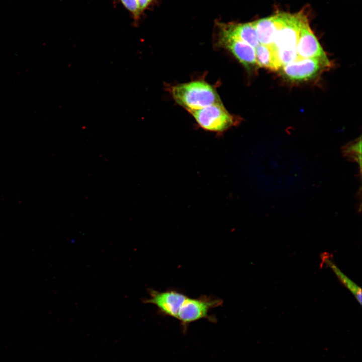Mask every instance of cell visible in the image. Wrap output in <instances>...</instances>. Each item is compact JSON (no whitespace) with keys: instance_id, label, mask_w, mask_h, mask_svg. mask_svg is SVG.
<instances>
[{"instance_id":"cell-5","label":"cell","mask_w":362,"mask_h":362,"mask_svg":"<svg viewBox=\"0 0 362 362\" xmlns=\"http://www.w3.org/2000/svg\"><path fill=\"white\" fill-rule=\"evenodd\" d=\"M298 58L317 59L327 66L330 62L316 37L311 30L306 16L301 25L296 46Z\"/></svg>"},{"instance_id":"cell-10","label":"cell","mask_w":362,"mask_h":362,"mask_svg":"<svg viewBox=\"0 0 362 362\" xmlns=\"http://www.w3.org/2000/svg\"><path fill=\"white\" fill-rule=\"evenodd\" d=\"M217 24L218 28L255 48L259 45L254 22L246 23H222Z\"/></svg>"},{"instance_id":"cell-15","label":"cell","mask_w":362,"mask_h":362,"mask_svg":"<svg viewBox=\"0 0 362 362\" xmlns=\"http://www.w3.org/2000/svg\"><path fill=\"white\" fill-rule=\"evenodd\" d=\"M156 0H137L140 11L142 14L144 11L153 5Z\"/></svg>"},{"instance_id":"cell-14","label":"cell","mask_w":362,"mask_h":362,"mask_svg":"<svg viewBox=\"0 0 362 362\" xmlns=\"http://www.w3.org/2000/svg\"><path fill=\"white\" fill-rule=\"evenodd\" d=\"M344 152L347 155H356L361 154V140L359 139L348 146L344 149Z\"/></svg>"},{"instance_id":"cell-1","label":"cell","mask_w":362,"mask_h":362,"mask_svg":"<svg viewBox=\"0 0 362 362\" xmlns=\"http://www.w3.org/2000/svg\"><path fill=\"white\" fill-rule=\"evenodd\" d=\"M171 93L174 100L189 112L222 103L215 89L202 81L176 85L171 88Z\"/></svg>"},{"instance_id":"cell-3","label":"cell","mask_w":362,"mask_h":362,"mask_svg":"<svg viewBox=\"0 0 362 362\" xmlns=\"http://www.w3.org/2000/svg\"><path fill=\"white\" fill-rule=\"evenodd\" d=\"M306 16L303 11L295 14L284 12L282 23L270 46L273 53L296 50L300 30Z\"/></svg>"},{"instance_id":"cell-2","label":"cell","mask_w":362,"mask_h":362,"mask_svg":"<svg viewBox=\"0 0 362 362\" xmlns=\"http://www.w3.org/2000/svg\"><path fill=\"white\" fill-rule=\"evenodd\" d=\"M222 304L221 299L205 295L197 298L187 296L180 305L176 319L185 329L190 323L201 319L214 321V318L209 315V311Z\"/></svg>"},{"instance_id":"cell-13","label":"cell","mask_w":362,"mask_h":362,"mask_svg":"<svg viewBox=\"0 0 362 362\" xmlns=\"http://www.w3.org/2000/svg\"><path fill=\"white\" fill-rule=\"evenodd\" d=\"M124 7L130 13L133 20V24L137 27L142 15L138 6L137 0H116Z\"/></svg>"},{"instance_id":"cell-6","label":"cell","mask_w":362,"mask_h":362,"mask_svg":"<svg viewBox=\"0 0 362 362\" xmlns=\"http://www.w3.org/2000/svg\"><path fill=\"white\" fill-rule=\"evenodd\" d=\"M326 66L325 63L317 59L297 58L280 69L282 75L287 79L293 81H300L314 78L322 67Z\"/></svg>"},{"instance_id":"cell-11","label":"cell","mask_w":362,"mask_h":362,"mask_svg":"<svg viewBox=\"0 0 362 362\" xmlns=\"http://www.w3.org/2000/svg\"><path fill=\"white\" fill-rule=\"evenodd\" d=\"M322 261L328 266L335 273L338 279L354 295L358 302L361 304V290L345 275H344L331 260L329 255L324 254L322 256Z\"/></svg>"},{"instance_id":"cell-4","label":"cell","mask_w":362,"mask_h":362,"mask_svg":"<svg viewBox=\"0 0 362 362\" xmlns=\"http://www.w3.org/2000/svg\"><path fill=\"white\" fill-rule=\"evenodd\" d=\"M190 113L202 128L208 131L222 132L235 124L233 117L222 103L212 104Z\"/></svg>"},{"instance_id":"cell-9","label":"cell","mask_w":362,"mask_h":362,"mask_svg":"<svg viewBox=\"0 0 362 362\" xmlns=\"http://www.w3.org/2000/svg\"><path fill=\"white\" fill-rule=\"evenodd\" d=\"M284 12L254 21L257 38L260 44L270 46L275 34L281 26Z\"/></svg>"},{"instance_id":"cell-12","label":"cell","mask_w":362,"mask_h":362,"mask_svg":"<svg viewBox=\"0 0 362 362\" xmlns=\"http://www.w3.org/2000/svg\"><path fill=\"white\" fill-rule=\"evenodd\" d=\"M255 50L256 62L258 66L273 71L280 69L270 46L259 44Z\"/></svg>"},{"instance_id":"cell-7","label":"cell","mask_w":362,"mask_h":362,"mask_svg":"<svg viewBox=\"0 0 362 362\" xmlns=\"http://www.w3.org/2000/svg\"><path fill=\"white\" fill-rule=\"evenodd\" d=\"M187 296L177 290L161 292L152 290L145 302L155 305L162 314L176 319L180 305Z\"/></svg>"},{"instance_id":"cell-8","label":"cell","mask_w":362,"mask_h":362,"mask_svg":"<svg viewBox=\"0 0 362 362\" xmlns=\"http://www.w3.org/2000/svg\"><path fill=\"white\" fill-rule=\"evenodd\" d=\"M218 32L219 44L228 49L245 67L249 69L256 64L254 48L220 29Z\"/></svg>"}]
</instances>
